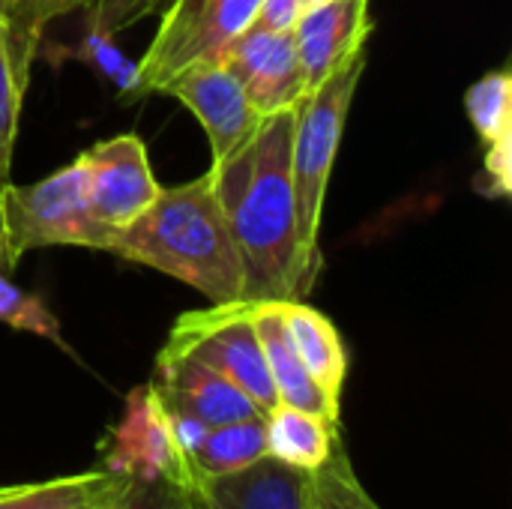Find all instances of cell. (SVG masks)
Instances as JSON below:
<instances>
[{
  "label": "cell",
  "mask_w": 512,
  "mask_h": 509,
  "mask_svg": "<svg viewBox=\"0 0 512 509\" xmlns=\"http://www.w3.org/2000/svg\"><path fill=\"white\" fill-rule=\"evenodd\" d=\"M366 69V51L357 54L348 66L330 75L324 84L309 90L294 108V135H291V180L300 210V237L303 249L315 267H321V219L333 162L345 132V120L357 93V84Z\"/></svg>",
  "instance_id": "3"
},
{
  "label": "cell",
  "mask_w": 512,
  "mask_h": 509,
  "mask_svg": "<svg viewBox=\"0 0 512 509\" xmlns=\"http://www.w3.org/2000/svg\"><path fill=\"white\" fill-rule=\"evenodd\" d=\"M111 474L105 468L69 474L42 483H24L0 489V509H75L78 504L96 498L108 486Z\"/></svg>",
  "instance_id": "18"
},
{
  "label": "cell",
  "mask_w": 512,
  "mask_h": 509,
  "mask_svg": "<svg viewBox=\"0 0 512 509\" xmlns=\"http://www.w3.org/2000/svg\"><path fill=\"white\" fill-rule=\"evenodd\" d=\"M168 3L171 0H93L87 24L108 36H117V33L135 27L138 21L162 12Z\"/></svg>",
  "instance_id": "26"
},
{
  "label": "cell",
  "mask_w": 512,
  "mask_h": 509,
  "mask_svg": "<svg viewBox=\"0 0 512 509\" xmlns=\"http://www.w3.org/2000/svg\"><path fill=\"white\" fill-rule=\"evenodd\" d=\"M465 111L483 147L512 138V75L507 66L486 72L465 90Z\"/></svg>",
  "instance_id": "19"
},
{
  "label": "cell",
  "mask_w": 512,
  "mask_h": 509,
  "mask_svg": "<svg viewBox=\"0 0 512 509\" xmlns=\"http://www.w3.org/2000/svg\"><path fill=\"white\" fill-rule=\"evenodd\" d=\"M291 33L306 90H315L366 51L372 33L369 0H324L303 6Z\"/></svg>",
  "instance_id": "13"
},
{
  "label": "cell",
  "mask_w": 512,
  "mask_h": 509,
  "mask_svg": "<svg viewBox=\"0 0 512 509\" xmlns=\"http://www.w3.org/2000/svg\"><path fill=\"white\" fill-rule=\"evenodd\" d=\"M267 456L264 444V417L255 420H237L228 426H213L192 456V468L201 477H225L237 474L258 459Z\"/></svg>",
  "instance_id": "17"
},
{
  "label": "cell",
  "mask_w": 512,
  "mask_h": 509,
  "mask_svg": "<svg viewBox=\"0 0 512 509\" xmlns=\"http://www.w3.org/2000/svg\"><path fill=\"white\" fill-rule=\"evenodd\" d=\"M0 189H3V180H0ZM0 270H9V264H6V246H3V219H0Z\"/></svg>",
  "instance_id": "30"
},
{
  "label": "cell",
  "mask_w": 512,
  "mask_h": 509,
  "mask_svg": "<svg viewBox=\"0 0 512 509\" xmlns=\"http://www.w3.org/2000/svg\"><path fill=\"white\" fill-rule=\"evenodd\" d=\"M258 6L261 0H171L138 60V96L159 93L192 63L216 60L246 27H252Z\"/></svg>",
  "instance_id": "5"
},
{
  "label": "cell",
  "mask_w": 512,
  "mask_h": 509,
  "mask_svg": "<svg viewBox=\"0 0 512 509\" xmlns=\"http://www.w3.org/2000/svg\"><path fill=\"white\" fill-rule=\"evenodd\" d=\"M0 324L63 345L57 315L45 306V300L39 294H30V291L18 288L15 282H9L6 270H0Z\"/></svg>",
  "instance_id": "23"
},
{
  "label": "cell",
  "mask_w": 512,
  "mask_h": 509,
  "mask_svg": "<svg viewBox=\"0 0 512 509\" xmlns=\"http://www.w3.org/2000/svg\"><path fill=\"white\" fill-rule=\"evenodd\" d=\"M216 60L237 75L246 96L264 117L297 108L309 93L291 30H264L252 24Z\"/></svg>",
  "instance_id": "9"
},
{
  "label": "cell",
  "mask_w": 512,
  "mask_h": 509,
  "mask_svg": "<svg viewBox=\"0 0 512 509\" xmlns=\"http://www.w3.org/2000/svg\"><path fill=\"white\" fill-rule=\"evenodd\" d=\"M315 3H324V0H303V6H315Z\"/></svg>",
  "instance_id": "32"
},
{
  "label": "cell",
  "mask_w": 512,
  "mask_h": 509,
  "mask_svg": "<svg viewBox=\"0 0 512 509\" xmlns=\"http://www.w3.org/2000/svg\"><path fill=\"white\" fill-rule=\"evenodd\" d=\"M87 180V207L96 225L108 234L132 225L159 195L147 147L138 135H114L78 153ZM108 249V246H105Z\"/></svg>",
  "instance_id": "7"
},
{
  "label": "cell",
  "mask_w": 512,
  "mask_h": 509,
  "mask_svg": "<svg viewBox=\"0 0 512 509\" xmlns=\"http://www.w3.org/2000/svg\"><path fill=\"white\" fill-rule=\"evenodd\" d=\"M102 468L120 477H168L174 483L195 477V468L174 447L168 414L150 384L129 393Z\"/></svg>",
  "instance_id": "10"
},
{
  "label": "cell",
  "mask_w": 512,
  "mask_h": 509,
  "mask_svg": "<svg viewBox=\"0 0 512 509\" xmlns=\"http://www.w3.org/2000/svg\"><path fill=\"white\" fill-rule=\"evenodd\" d=\"M300 12H303V0H261L252 24L264 30H291Z\"/></svg>",
  "instance_id": "28"
},
{
  "label": "cell",
  "mask_w": 512,
  "mask_h": 509,
  "mask_svg": "<svg viewBox=\"0 0 512 509\" xmlns=\"http://www.w3.org/2000/svg\"><path fill=\"white\" fill-rule=\"evenodd\" d=\"M312 483L321 509H381L378 501L366 492V486L357 480L351 456L342 444L336 447L330 462L312 474Z\"/></svg>",
  "instance_id": "24"
},
{
  "label": "cell",
  "mask_w": 512,
  "mask_h": 509,
  "mask_svg": "<svg viewBox=\"0 0 512 509\" xmlns=\"http://www.w3.org/2000/svg\"><path fill=\"white\" fill-rule=\"evenodd\" d=\"M54 51H63L60 57H75L90 69H96L105 81H111L120 90L123 99H138V63H129L120 54L114 36L87 24V33L78 42V48H54Z\"/></svg>",
  "instance_id": "22"
},
{
  "label": "cell",
  "mask_w": 512,
  "mask_h": 509,
  "mask_svg": "<svg viewBox=\"0 0 512 509\" xmlns=\"http://www.w3.org/2000/svg\"><path fill=\"white\" fill-rule=\"evenodd\" d=\"M512 138L489 144L483 159V174L477 177V189L486 198H507L512 192Z\"/></svg>",
  "instance_id": "27"
},
{
  "label": "cell",
  "mask_w": 512,
  "mask_h": 509,
  "mask_svg": "<svg viewBox=\"0 0 512 509\" xmlns=\"http://www.w3.org/2000/svg\"><path fill=\"white\" fill-rule=\"evenodd\" d=\"M30 72H24L15 60L9 27L0 12V180H9L12 171V153H15V135H18V114L24 102Z\"/></svg>",
  "instance_id": "21"
},
{
  "label": "cell",
  "mask_w": 512,
  "mask_h": 509,
  "mask_svg": "<svg viewBox=\"0 0 512 509\" xmlns=\"http://www.w3.org/2000/svg\"><path fill=\"white\" fill-rule=\"evenodd\" d=\"M12 0H0V12H6V6H9Z\"/></svg>",
  "instance_id": "31"
},
{
  "label": "cell",
  "mask_w": 512,
  "mask_h": 509,
  "mask_svg": "<svg viewBox=\"0 0 512 509\" xmlns=\"http://www.w3.org/2000/svg\"><path fill=\"white\" fill-rule=\"evenodd\" d=\"M180 486V509H315L312 474L288 468L270 456L225 474H195Z\"/></svg>",
  "instance_id": "11"
},
{
  "label": "cell",
  "mask_w": 512,
  "mask_h": 509,
  "mask_svg": "<svg viewBox=\"0 0 512 509\" xmlns=\"http://www.w3.org/2000/svg\"><path fill=\"white\" fill-rule=\"evenodd\" d=\"M291 135L294 108L267 114L243 147L210 165L243 264V300H303L321 270L300 237Z\"/></svg>",
  "instance_id": "1"
},
{
  "label": "cell",
  "mask_w": 512,
  "mask_h": 509,
  "mask_svg": "<svg viewBox=\"0 0 512 509\" xmlns=\"http://www.w3.org/2000/svg\"><path fill=\"white\" fill-rule=\"evenodd\" d=\"M165 348L213 366L231 378L264 414L279 405L252 324V300L210 303V309L180 315L168 333Z\"/></svg>",
  "instance_id": "6"
},
{
  "label": "cell",
  "mask_w": 512,
  "mask_h": 509,
  "mask_svg": "<svg viewBox=\"0 0 512 509\" xmlns=\"http://www.w3.org/2000/svg\"><path fill=\"white\" fill-rule=\"evenodd\" d=\"M150 387L168 411L189 414L207 426H228L237 420L264 417V411L231 378L171 348L159 351Z\"/></svg>",
  "instance_id": "12"
},
{
  "label": "cell",
  "mask_w": 512,
  "mask_h": 509,
  "mask_svg": "<svg viewBox=\"0 0 512 509\" xmlns=\"http://www.w3.org/2000/svg\"><path fill=\"white\" fill-rule=\"evenodd\" d=\"M102 509H180V486L168 477H120Z\"/></svg>",
  "instance_id": "25"
},
{
  "label": "cell",
  "mask_w": 512,
  "mask_h": 509,
  "mask_svg": "<svg viewBox=\"0 0 512 509\" xmlns=\"http://www.w3.org/2000/svg\"><path fill=\"white\" fill-rule=\"evenodd\" d=\"M264 444L270 459L303 474H315L342 444V432L321 414L291 405H273L264 414Z\"/></svg>",
  "instance_id": "16"
},
{
  "label": "cell",
  "mask_w": 512,
  "mask_h": 509,
  "mask_svg": "<svg viewBox=\"0 0 512 509\" xmlns=\"http://www.w3.org/2000/svg\"><path fill=\"white\" fill-rule=\"evenodd\" d=\"M93 0H12L3 12L6 27H9V42L15 51V60L24 72H30L33 57L39 54L42 33L45 27L81 6H90Z\"/></svg>",
  "instance_id": "20"
},
{
  "label": "cell",
  "mask_w": 512,
  "mask_h": 509,
  "mask_svg": "<svg viewBox=\"0 0 512 509\" xmlns=\"http://www.w3.org/2000/svg\"><path fill=\"white\" fill-rule=\"evenodd\" d=\"M315 509H321V504H318V495H315Z\"/></svg>",
  "instance_id": "33"
},
{
  "label": "cell",
  "mask_w": 512,
  "mask_h": 509,
  "mask_svg": "<svg viewBox=\"0 0 512 509\" xmlns=\"http://www.w3.org/2000/svg\"><path fill=\"white\" fill-rule=\"evenodd\" d=\"M111 474V471H108ZM111 486H114V474H111V480H108V486L96 495V498H90V501H84V504H78L75 509H102V504H105V495L111 492Z\"/></svg>",
  "instance_id": "29"
},
{
  "label": "cell",
  "mask_w": 512,
  "mask_h": 509,
  "mask_svg": "<svg viewBox=\"0 0 512 509\" xmlns=\"http://www.w3.org/2000/svg\"><path fill=\"white\" fill-rule=\"evenodd\" d=\"M3 246L9 270L33 249L78 246L105 252L108 234L96 225L87 207V180L81 162H69L39 183L0 189Z\"/></svg>",
  "instance_id": "4"
},
{
  "label": "cell",
  "mask_w": 512,
  "mask_h": 509,
  "mask_svg": "<svg viewBox=\"0 0 512 509\" xmlns=\"http://www.w3.org/2000/svg\"><path fill=\"white\" fill-rule=\"evenodd\" d=\"M105 252L174 276L210 303L243 300L240 252L210 171L180 186H162L132 225L111 234Z\"/></svg>",
  "instance_id": "2"
},
{
  "label": "cell",
  "mask_w": 512,
  "mask_h": 509,
  "mask_svg": "<svg viewBox=\"0 0 512 509\" xmlns=\"http://www.w3.org/2000/svg\"><path fill=\"white\" fill-rule=\"evenodd\" d=\"M159 93L174 96L198 117L210 138L213 162L243 147L264 123V114L252 105L243 84L222 60H201L186 66Z\"/></svg>",
  "instance_id": "8"
},
{
  "label": "cell",
  "mask_w": 512,
  "mask_h": 509,
  "mask_svg": "<svg viewBox=\"0 0 512 509\" xmlns=\"http://www.w3.org/2000/svg\"><path fill=\"white\" fill-rule=\"evenodd\" d=\"M285 333L306 366L309 378L321 387V393L342 408V390L348 378V351L342 345L339 330L327 315L306 306L303 300H279Z\"/></svg>",
  "instance_id": "15"
},
{
  "label": "cell",
  "mask_w": 512,
  "mask_h": 509,
  "mask_svg": "<svg viewBox=\"0 0 512 509\" xmlns=\"http://www.w3.org/2000/svg\"><path fill=\"white\" fill-rule=\"evenodd\" d=\"M252 324H255V333H258V342L264 351V363H267V375L273 381L279 405H291V408L321 414L339 426L342 408H336L321 393V387L309 378L306 366L300 363V357H297V351L285 333L279 300H252Z\"/></svg>",
  "instance_id": "14"
}]
</instances>
